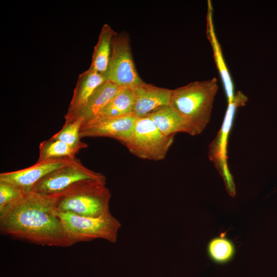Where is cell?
Returning <instances> with one entry per match:
<instances>
[{
    "instance_id": "6da1fadb",
    "label": "cell",
    "mask_w": 277,
    "mask_h": 277,
    "mask_svg": "<svg viewBox=\"0 0 277 277\" xmlns=\"http://www.w3.org/2000/svg\"><path fill=\"white\" fill-rule=\"evenodd\" d=\"M2 234L42 246L73 245L55 209L52 198L33 191L0 212Z\"/></svg>"
},
{
    "instance_id": "277c9868",
    "label": "cell",
    "mask_w": 277,
    "mask_h": 277,
    "mask_svg": "<svg viewBox=\"0 0 277 277\" xmlns=\"http://www.w3.org/2000/svg\"><path fill=\"white\" fill-rule=\"evenodd\" d=\"M57 214L73 245L97 239L115 243L122 226L110 212L97 217L84 216L68 212L57 211Z\"/></svg>"
},
{
    "instance_id": "2e32d148",
    "label": "cell",
    "mask_w": 277,
    "mask_h": 277,
    "mask_svg": "<svg viewBox=\"0 0 277 277\" xmlns=\"http://www.w3.org/2000/svg\"><path fill=\"white\" fill-rule=\"evenodd\" d=\"M115 33L109 25H104L94 48L90 67L103 75L107 70L112 41Z\"/></svg>"
},
{
    "instance_id": "4fadbf2b",
    "label": "cell",
    "mask_w": 277,
    "mask_h": 277,
    "mask_svg": "<svg viewBox=\"0 0 277 277\" xmlns=\"http://www.w3.org/2000/svg\"><path fill=\"white\" fill-rule=\"evenodd\" d=\"M123 89L109 81L103 83L94 91L78 116L83 118V124L95 117Z\"/></svg>"
},
{
    "instance_id": "52a82bcc",
    "label": "cell",
    "mask_w": 277,
    "mask_h": 277,
    "mask_svg": "<svg viewBox=\"0 0 277 277\" xmlns=\"http://www.w3.org/2000/svg\"><path fill=\"white\" fill-rule=\"evenodd\" d=\"M247 97L241 92L234 95L232 102L228 104L222 126L216 136L209 147L208 156L224 180L229 193L234 196L235 188L228 168L227 162V140L236 109L244 106Z\"/></svg>"
},
{
    "instance_id": "30bf717a",
    "label": "cell",
    "mask_w": 277,
    "mask_h": 277,
    "mask_svg": "<svg viewBox=\"0 0 277 277\" xmlns=\"http://www.w3.org/2000/svg\"><path fill=\"white\" fill-rule=\"evenodd\" d=\"M137 117L132 114L102 120L82 125L81 138L85 137H107L123 143L129 139L133 132Z\"/></svg>"
},
{
    "instance_id": "5bb4252c",
    "label": "cell",
    "mask_w": 277,
    "mask_h": 277,
    "mask_svg": "<svg viewBox=\"0 0 277 277\" xmlns=\"http://www.w3.org/2000/svg\"><path fill=\"white\" fill-rule=\"evenodd\" d=\"M134 98L135 95L132 88L123 89L95 117L83 125L131 114Z\"/></svg>"
},
{
    "instance_id": "d6986e66",
    "label": "cell",
    "mask_w": 277,
    "mask_h": 277,
    "mask_svg": "<svg viewBox=\"0 0 277 277\" xmlns=\"http://www.w3.org/2000/svg\"><path fill=\"white\" fill-rule=\"evenodd\" d=\"M83 122L81 116L65 121L62 129L51 138L64 142L78 151L87 148V145L81 141L80 130Z\"/></svg>"
},
{
    "instance_id": "ac0fdd59",
    "label": "cell",
    "mask_w": 277,
    "mask_h": 277,
    "mask_svg": "<svg viewBox=\"0 0 277 277\" xmlns=\"http://www.w3.org/2000/svg\"><path fill=\"white\" fill-rule=\"evenodd\" d=\"M78 152L65 143L51 137L40 143L37 162L51 159H72L75 158Z\"/></svg>"
},
{
    "instance_id": "5b68a950",
    "label": "cell",
    "mask_w": 277,
    "mask_h": 277,
    "mask_svg": "<svg viewBox=\"0 0 277 277\" xmlns=\"http://www.w3.org/2000/svg\"><path fill=\"white\" fill-rule=\"evenodd\" d=\"M174 135L166 136L148 116L137 118L131 137L123 144L133 155L143 160H163L172 145Z\"/></svg>"
},
{
    "instance_id": "9c48e42d",
    "label": "cell",
    "mask_w": 277,
    "mask_h": 277,
    "mask_svg": "<svg viewBox=\"0 0 277 277\" xmlns=\"http://www.w3.org/2000/svg\"><path fill=\"white\" fill-rule=\"evenodd\" d=\"M73 159H51L37 162L26 168L1 173L0 181L10 183L26 192L31 191L33 187L43 177L69 163Z\"/></svg>"
},
{
    "instance_id": "ba28073f",
    "label": "cell",
    "mask_w": 277,
    "mask_h": 277,
    "mask_svg": "<svg viewBox=\"0 0 277 277\" xmlns=\"http://www.w3.org/2000/svg\"><path fill=\"white\" fill-rule=\"evenodd\" d=\"M104 178L106 177L102 173L87 168L75 157L69 163L43 177L33 187L31 191L45 195H51L80 181Z\"/></svg>"
},
{
    "instance_id": "8992f818",
    "label": "cell",
    "mask_w": 277,
    "mask_h": 277,
    "mask_svg": "<svg viewBox=\"0 0 277 277\" xmlns=\"http://www.w3.org/2000/svg\"><path fill=\"white\" fill-rule=\"evenodd\" d=\"M104 76L106 81L123 88H132L143 82L136 70L127 34L116 33L113 36L109 62Z\"/></svg>"
},
{
    "instance_id": "ffe728a7",
    "label": "cell",
    "mask_w": 277,
    "mask_h": 277,
    "mask_svg": "<svg viewBox=\"0 0 277 277\" xmlns=\"http://www.w3.org/2000/svg\"><path fill=\"white\" fill-rule=\"evenodd\" d=\"M207 252L212 261L223 264L229 262L233 258L235 248L231 240L225 235H221L209 241Z\"/></svg>"
},
{
    "instance_id": "e0dca14e",
    "label": "cell",
    "mask_w": 277,
    "mask_h": 277,
    "mask_svg": "<svg viewBox=\"0 0 277 277\" xmlns=\"http://www.w3.org/2000/svg\"><path fill=\"white\" fill-rule=\"evenodd\" d=\"M208 9L207 13V34L208 38L211 42L214 57L222 79L225 91L228 100V103H231L234 97V86L230 74L224 62L221 48L215 36L212 19V8L210 3H208Z\"/></svg>"
},
{
    "instance_id": "7c38bea8",
    "label": "cell",
    "mask_w": 277,
    "mask_h": 277,
    "mask_svg": "<svg viewBox=\"0 0 277 277\" xmlns=\"http://www.w3.org/2000/svg\"><path fill=\"white\" fill-rule=\"evenodd\" d=\"M103 75L91 68L82 73L77 78L69 104L65 121L77 118L94 91L105 82Z\"/></svg>"
},
{
    "instance_id": "3957f363",
    "label": "cell",
    "mask_w": 277,
    "mask_h": 277,
    "mask_svg": "<svg viewBox=\"0 0 277 277\" xmlns=\"http://www.w3.org/2000/svg\"><path fill=\"white\" fill-rule=\"evenodd\" d=\"M50 196L57 212L97 217L110 212L111 193L106 178L88 179Z\"/></svg>"
},
{
    "instance_id": "8fae6325",
    "label": "cell",
    "mask_w": 277,
    "mask_h": 277,
    "mask_svg": "<svg viewBox=\"0 0 277 277\" xmlns=\"http://www.w3.org/2000/svg\"><path fill=\"white\" fill-rule=\"evenodd\" d=\"M132 88L135 98L131 114L137 118L147 116L163 106L169 105L170 89L144 82Z\"/></svg>"
},
{
    "instance_id": "44dd1931",
    "label": "cell",
    "mask_w": 277,
    "mask_h": 277,
    "mask_svg": "<svg viewBox=\"0 0 277 277\" xmlns=\"http://www.w3.org/2000/svg\"><path fill=\"white\" fill-rule=\"evenodd\" d=\"M26 193L20 188L7 182L0 181V212Z\"/></svg>"
},
{
    "instance_id": "7a4b0ae2",
    "label": "cell",
    "mask_w": 277,
    "mask_h": 277,
    "mask_svg": "<svg viewBox=\"0 0 277 277\" xmlns=\"http://www.w3.org/2000/svg\"><path fill=\"white\" fill-rule=\"evenodd\" d=\"M218 89L213 77L171 90L169 106L189 126L191 135L201 134L209 123Z\"/></svg>"
},
{
    "instance_id": "9a60e30c",
    "label": "cell",
    "mask_w": 277,
    "mask_h": 277,
    "mask_svg": "<svg viewBox=\"0 0 277 277\" xmlns=\"http://www.w3.org/2000/svg\"><path fill=\"white\" fill-rule=\"evenodd\" d=\"M159 130L164 135H175L185 132L191 135V130L186 122L169 106H163L147 115Z\"/></svg>"
}]
</instances>
